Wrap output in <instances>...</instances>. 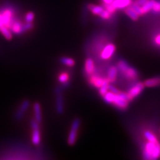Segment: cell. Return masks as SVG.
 Returning a JSON list of instances; mask_svg holds the SVG:
<instances>
[{
    "instance_id": "24",
    "label": "cell",
    "mask_w": 160,
    "mask_h": 160,
    "mask_svg": "<svg viewBox=\"0 0 160 160\" xmlns=\"http://www.w3.org/2000/svg\"><path fill=\"white\" fill-rule=\"evenodd\" d=\"M69 78V76L68 73H62L59 75V76L58 78V80L60 83H64L68 82Z\"/></svg>"
},
{
    "instance_id": "8",
    "label": "cell",
    "mask_w": 160,
    "mask_h": 160,
    "mask_svg": "<svg viewBox=\"0 0 160 160\" xmlns=\"http://www.w3.org/2000/svg\"><path fill=\"white\" fill-rule=\"evenodd\" d=\"M132 3V0H113L112 6L116 9H123L129 6Z\"/></svg>"
},
{
    "instance_id": "31",
    "label": "cell",
    "mask_w": 160,
    "mask_h": 160,
    "mask_svg": "<svg viewBox=\"0 0 160 160\" xmlns=\"http://www.w3.org/2000/svg\"><path fill=\"white\" fill-rule=\"evenodd\" d=\"M155 42L158 46H160V34L155 38Z\"/></svg>"
},
{
    "instance_id": "30",
    "label": "cell",
    "mask_w": 160,
    "mask_h": 160,
    "mask_svg": "<svg viewBox=\"0 0 160 160\" xmlns=\"http://www.w3.org/2000/svg\"><path fill=\"white\" fill-rule=\"evenodd\" d=\"M154 11H156V12H159V11H160V3H155V4H154V6H153V8H152Z\"/></svg>"
},
{
    "instance_id": "14",
    "label": "cell",
    "mask_w": 160,
    "mask_h": 160,
    "mask_svg": "<svg viewBox=\"0 0 160 160\" xmlns=\"http://www.w3.org/2000/svg\"><path fill=\"white\" fill-rule=\"evenodd\" d=\"M23 24L19 21H14L12 23L11 28L12 32L16 33V34H19L23 33Z\"/></svg>"
},
{
    "instance_id": "23",
    "label": "cell",
    "mask_w": 160,
    "mask_h": 160,
    "mask_svg": "<svg viewBox=\"0 0 160 160\" xmlns=\"http://www.w3.org/2000/svg\"><path fill=\"white\" fill-rule=\"evenodd\" d=\"M109 84V82L108 81V79L102 85V86L99 88V93L102 96H103L104 95L109 91V89H108Z\"/></svg>"
},
{
    "instance_id": "33",
    "label": "cell",
    "mask_w": 160,
    "mask_h": 160,
    "mask_svg": "<svg viewBox=\"0 0 160 160\" xmlns=\"http://www.w3.org/2000/svg\"><path fill=\"white\" fill-rule=\"evenodd\" d=\"M2 26H4V24H3L2 14H1V13H0V28H2Z\"/></svg>"
},
{
    "instance_id": "13",
    "label": "cell",
    "mask_w": 160,
    "mask_h": 160,
    "mask_svg": "<svg viewBox=\"0 0 160 160\" xmlns=\"http://www.w3.org/2000/svg\"><path fill=\"white\" fill-rule=\"evenodd\" d=\"M33 110H34V115H35V119L39 123L42 122V109L41 106L39 103L36 102L33 105Z\"/></svg>"
},
{
    "instance_id": "12",
    "label": "cell",
    "mask_w": 160,
    "mask_h": 160,
    "mask_svg": "<svg viewBox=\"0 0 160 160\" xmlns=\"http://www.w3.org/2000/svg\"><path fill=\"white\" fill-rule=\"evenodd\" d=\"M39 127L32 128V143L38 146L41 142V136H40V131Z\"/></svg>"
},
{
    "instance_id": "19",
    "label": "cell",
    "mask_w": 160,
    "mask_h": 160,
    "mask_svg": "<svg viewBox=\"0 0 160 160\" xmlns=\"http://www.w3.org/2000/svg\"><path fill=\"white\" fill-rule=\"evenodd\" d=\"M0 32L2 33L3 36L6 38V39L10 40L12 38V31H10L9 28H8L6 26H2L0 28Z\"/></svg>"
},
{
    "instance_id": "29",
    "label": "cell",
    "mask_w": 160,
    "mask_h": 160,
    "mask_svg": "<svg viewBox=\"0 0 160 160\" xmlns=\"http://www.w3.org/2000/svg\"><path fill=\"white\" fill-rule=\"evenodd\" d=\"M148 1V0H136V1L134 2V3H136V4L138 5V6L142 7V6H143V5H144L145 3H146Z\"/></svg>"
},
{
    "instance_id": "2",
    "label": "cell",
    "mask_w": 160,
    "mask_h": 160,
    "mask_svg": "<svg viewBox=\"0 0 160 160\" xmlns=\"http://www.w3.org/2000/svg\"><path fill=\"white\" fill-rule=\"evenodd\" d=\"M129 102L127 93L120 92L118 93H115L112 104L120 109H126L128 107Z\"/></svg>"
},
{
    "instance_id": "10",
    "label": "cell",
    "mask_w": 160,
    "mask_h": 160,
    "mask_svg": "<svg viewBox=\"0 0 160 160\" xmlns=\"http://www.w3.org/2000/svg\"><path fill=\"white\" fill-rule=\"evenodd\" d=\"M145 87L154 88L160 86V76L155 77L146 80L144 82Z\"/></svg>"
},
{
    "instance_id": "15",
    "label": "cell",
    "mask_w": 160,
    "mask_h": 160,
    "mask_svg": "<svg viewBox=\"0 0 160 160\" xmlns=\"http://www.w3.org/2000/svg\"><path fill=\"white\" fill-rule=\"evenodd\" d=\"M56 109L58 113L61 114L63 112V98L61 93H58L56 99Z\"/></svg>"
},
{
    "instance_id": "11",
    "label": "cell",
    "mask_w": 160,
    "mask_h": 160,
    "mask_svg": "<svg viewBox=\"0 0 160 160\" xmlns=\"http://www.w3.org/2000/svg\"><path fill=\"white\" fill-rule=\"evenodd\" d=\"M95 66L93 59L91 58H88L85 62V71L88 76H92L94 72Z\"/></svg>"
},
{
    "instance_id": "28",
    "label": "cell",
    "mask_w": 160,
    "mask_h": 160,
    "mask_svg": "<svg viewBox=\"0 0 160 160\" xmlns=\"http://www.w3.org/2000/svg\"><path fill=\"white\" fill-rule=\"evenodd\" d=\"M108 89H109V92H112L113 93H118L120 92V91H119V89H118L116 87H114V86H112V85H110V84H109Z\"/></svg>"
},
{
    "instance_id": "17",
    "label": "cell",
    "mask_w": 160,
    "mask_h": 160,
    "mask_svg": "<svg viewBox=\"0 0 160 160\" xmlns=\"http://www.w3.org/2000/svg\"><path fill=\"white\" fill-rule=\"evenodd\" d=\"M155 3H156V1H155V0H148V1L143 5V6H142V10L143 14L146 13L148 12H149L150 10L152 9Z\"/></svg>"
},
{
    "instance_id": "7",
    "label": "cell",
    "mask_w": 160,
    "mask_h": 160,
    "mask_svg": "<svg viewBox=\"0 0 160 160\" xmlns=\"http://www.w3.org/2000/svg\"><path fill=\"white\" fill-rule=\"evenodd\" d=\"M29 106V102L28 100H25L23 101L21 105V106L19 107V108L18 109V110L16 112V119L19 120L21 118H22L23 116L25 113V112L28 109Z\"/></svg>"
},
{
    "instance_id": "16",
    "label": "cell",
    "mask_w": 160,
    "mask_h": 160,
    "mask_svg": "<svg viewBox=\"0 0 160 160\" xmlns=\"http://www.w3.org/2000/svg\"><path fill=\"white\" fill-rule=\"evenodd\" d=\"M108 80L107 78H103L97 76H93L91 78V83L93 85V86L96 87L98 88H99L102 86V85Z\"/></svg>"
},
{
    "instance_id": "18",
    "label": "cell",
    "mask_w": 160,
    "mask_h": 160,
    "mask_svg": "<svg viewBox=\"0 0 160 160\" xmlns=\"http://www.w3.org/2000/svg\"><path fill=\"white\" fill-rule=\"evenodd\" d=\"M89 9L93 14L96 15V16H99L104 10V7L101 6H95V5H89Z\"/></svg>"
},
{
    "instance_id": "5",
    "label": "cell",
    "mask_w": 160,
    "mask_h": 160,
    "mask_svg": "<svg viewBox=\"0 0 160 160\" xmlns=\"http://www.w3.org/2000/svg\"><path fill=\"white\" fill-rule=\"evenodd\" d=\"M144 88L145 85L144 83L143 82H138L136 84H134L133 86L129 89L128 92L127 93L129 102L132 101L134 98L138 97L139 95L142 92Z\"/></svg>"
},
{
    "instance_id": "26",
    "label": "cell",
    "mask_w": 160,
    "mask_h": 160,
    "mask_svg": "<svg viewBox=\"0 0 160 160\" xmlns=\"http://www.w3.org/2000/svg\"><path fill=\"white\" fill-rule=\"evenodd\" d=\"M131 8L139 15V16H141V15H143V12H142V7L141 6H138V5L133 3V4L131 6Z\"/></svg>"
},
{
    "instance_id": "32",
    "label": "cell",
    "mask_w": 160,
    "mask_h": 160,
    "mask_svg": "<svg viewBox=\"0 0 160 160\" xmlns=\"http://www.w3.org/2000/svg\"><path fill=\"white\" fill-rule=\"evenodd\" d=\"M103 4H111L113 2V0H102Z\"/></svg>"
},
{
    "instance_id": "20",
    "label": "cell",
    "mask_w": 160,
    "mask_h": 160,
    "mask_svg": "<svg viewBox=\"0 0 160 160\" xmlns=\"http://www.w3.org/2000/svg\"><path fill=\"white\" fill-rule=\"evenodd\" d=\"M125 12L127 14V16H129L132 20H133V21H137L139 18V15L131 7L126 9Z\"/></svg>"
},
{
    "instance_id": "6",
    "label": "cell",
    "mask_w": 160,
    "mask_h": 160,
    "mask_svg": "<svg viewBox=\"0 0 160 160\" xmlns=\"http://www.w3.org/2000/svg\"><path fill=\"white\" fill-rule=\"evenodd\" d=\"M116 48L113 43H109L103 48L101 54H100V57L104 60L111 58L115 52H116Z\"/></svg>"
},
{
    "instance_id": "4",
    "label": "cell",
    "mask_w": 160,
    "mask_h": 160,
    "mask_svg": "<svg viewBox=\"0 0 160 160\" xmlns=\"http://www.w3.org/2000/svg\"><path fill=\"white\" fill-rule=\"evenodd\" d=\"M159 143V142H149V141L146 143V144L144 145V148L143 149V153H142L143 159H146V160L152 159V155L154 152V150L156 149L157 145Z\"/></svg>"
},
{
    "instance_id": "22",
    "label": "cell",
    "mask_w": 160,
    "mask_h": 160,
    "mask_svg": "<svg viewBox=\"0 0 160 160\" xmlns=\"http://www.w3.org/2000/svg\"><path fill=\"white\" fill-rule=\"evenodd\" d=\"M60 61H61V62L63 65H65V66L68 67H73L75 65V61L71 58L63 57L60 59Z\"/></svg>"
},
{
    "instance_id": "9",
    "label": "cell",
    "mask_w": 160,
    "mask_h": 160,
    "mask_svg": "<svg viewBox=\"0 0 160 160\" xmlns=\"http://www.w3.org/2000/svg\"><path fill=\"white\" fill-rule=\"evenodd\" d=\"M118 72V69L117 67L112 66L109 68L108 72V78H107L109 83L115 82V81H116L117 79Z\"/></svg>"
},
{
    "instance_id": "25",
    "label": "cell",
    "mask_w": 160,
    "mask_h": 160,
    "mask_svg": "<svg viewBox=\"0 0 160 160\" xmlns=\"http://www.w3.org/2000/svg\"><path fill=\"white\" fill-rule=\"evenodd\" d=\"M111 15L112 13H110L108 10L104 8V10L102 12V13L99 15V16L103 19H109L110 18H111Z\"/></svg>"
},
{
    "instance_id": "21",
    "label": "cell",
    "mask_w": 160,
    "mask_h": 160,
    "mask_svg": "<svg viewBox=\"0 0 160 160\" xmlns=\"http://www.w3.org/2000/svg\"><path fill=\"white\" fill-rule=\"evenodd\" d=\"M143 134H144V137L148 139V141L153 142H159L158 139L156 138V136H155V135L152 132L148 131V130H146V131L144 132Z\"/></svg>"
},
{
    "instance_id": "3",
    "label": "cell",
    "mask_w": 160,
    "mask_h": 160,
    "mask_svg": "<svg viewBox=\"0 0 160 160\" xmlns=\"http://www.w3.org/2000/svg\"><path fill=\"white\" fill-rule=\"evenodd\" d=\"M80 126V120L78 118L75 119L72 124L71 129L69 131V133L68 138V143L70 146H73L76 142L78 132Z\"/></svg>"
},
{
    "instance_id": "1",
    "label": "cell",
    "mask_w": 160,
    "mask_h": 160,
    "mask_svg": "<svg viewBox=\"0 0 160 160\" xmlns=\"http://www.w3.org/2000/svg\"><path fill=\"white\" fill-rule=\"evenodd\" d=\"M118 69L121 72L123 76L129 80L136 81L139 78V73L137 70L130 66L124 60H120L117 66Z\"/></svg>"
},
{
    "instance_id": "27",
    "label": "cell",
    "mask_w": 160,
    "mask_h": 160,
    "mask_svg": "<svg viewBox=\"0 0 160 160\" xmlns=\"http://www.w3.org/2000/svg\"><path fill=\"white\" fill-rule=\"evenodd\" d=\"M34 18H35L34 13L32 12H29L26 14L25 19H26V22L27 23H32L34 19Z\"/></svg>"
}]
</instances>
